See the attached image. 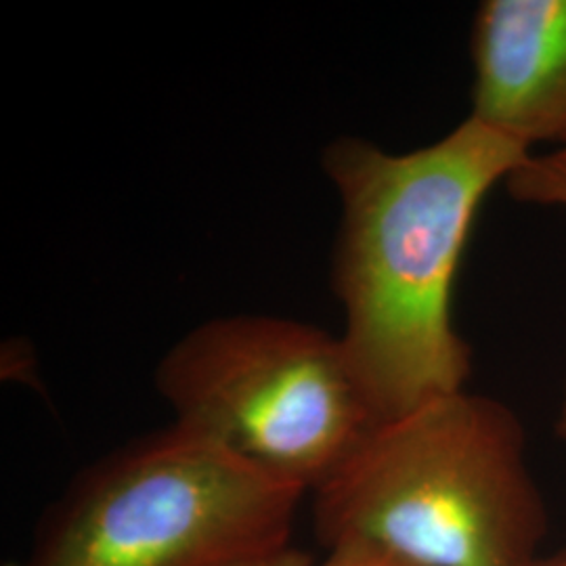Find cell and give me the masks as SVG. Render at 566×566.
<instances>
[{
  "label": "cell",
  "instance_id": "9c48e42d",
  "mask_svg": "<svg viewBox=\"0 0 566 566\" xmlns=\"http://www.w3.org/2000/svg\"><path fill=\"white\" fill-rule=\"evenodd\" d=\"M531 566H566V549L549 556H539Z\"/></svg>",
  "mask_w": 566,
  "mask_h": 566
},
{
  "label": "cell",
  "instance_id": "3957f363",
  "mask_svg": "<svg viewBox=\"0 0 566 566\" xmlns=\"http://www.w3.org/2000/svg\"><path fill=\"white\" fill-rule=\"evenodd\" d=\"M304 495L172 422L86 465L18 566H221L292 544Z\"/></svg>",
  "mask_w": 566,
  "mask_h": 566
},
{
  "label": "cell",
  "instance_id": "6da1fadb",
  "mask_svg": "<svg viewBox=\"0 0 566 566\" xmlns=\"http://www.w3.org/2000/svg\"><path fill=\"white\" fill-rule=\"evenodd\" d=\"M528 156L470 116L407 154L361 139L327 145L325 172L343 202L340 340L378 424L465 390L472 359L451 317L453 282L486 193Z\"/></svg>",
  "mask_w": 566,
  "mask_h": 566
},
{
  "label": "cell",
  "instance_id": "7a4b0ae2",
  "mask_svg": "<svg viewBox=\"0 0 566 566\" xmlns=\"http://www.w3.org/2000/svg\"><path fill=\"white\" fill-rule=\"evenodd\" d=\"M311 493L325 549L359 539L426 566H531L547 531L516 413L468 390L376 426Z\"/></svg>",
  "mask_w": 566,
  "mask_h": 566
},
{
  "label": "cell",
  "instance_id": "ba28073f",
  "mask_svg": "<svg viewBox=\"0 0 566 566\" xmlns=\"http://www.w3.org/2000/svg\"><path fill=\"white\" fill-rule=\"evenodd\" d=\"M221 566H313V558L294 544H287V546L254 554L233 563H224Z\"/></svg>",
  "mask_w": 566,
  "mask_h": 566
},
{
  "label": "cell",
  "instance_id": "52a82bcc",
  "mask_svg": "<svg viewBox=\"0 0 566 566\" xmlns=\"http://www.w3.org/2000/svg\"><path fill=\"white\" fill-rule=\"evenodd\" d=\"M313 566H426L407 558L403 554H397L392 549H386L376 544H367L359 539L340 542L336 546L327 547L322 565Z\"/></svg>",
  "mask_w": 566,
  "mask_h": 566
},
{
  "label": "cell",
  "instance_id": "8992f818",
  "mask_svg": "<svg viewBox=\"0 0 566 566\" xmlns=\"http://www.w3.org/2000/svg\"><path fill=\"white\" fill-rule=\"evenodd\" d=\"M516 202L566 208V149L531 154L506 181Z\"/></svg>",
  "mask_w": 566,
  "mask_h": 566
},
{
  "label": "cell",
  "instance_id": "30bf717a",
  "mask_svg": "<svg viewBox=\"0 0 566 566\" xmlns=\"http://www.w3.org/2000/svg\"><path fill=\"white\" fill-rule=\"evenodd\" d=\"M556 432L558 437L563 439V443L566 446V382H565V395H563V405H560V411H558V422H556Z\"/></svg>",
  "mask_w": 566,
  "mask_h": 566
},
{
  "label": "cell",
  "instance_id": "277c9868",
  "mask_svg": "<svg viewBox=\"0 0 566 566\" xmlns=\"http://www.w3.org/2000/svg\"><path fill=\"white\" fill-rule=\"evenodd\" d=\"M156 386L175 422L306 493L380 426L343 340L280 317L238 315L191 329L164 355Z\"/></svg>",
  "mask_w": 566,
  "mask_h": 566
},
{
  "label": "cell",
  "instance_id": "5b68a950",
  "mask_svg": "<svg viewBox=\"0 0 566 566\" xmlns=\"http://www.w3.org/2000/svg\"><path fill=\"white\" fill-rule=\"evenodd\" d=\"M470 118L566 149V0H486L472 25Z\"/></svg>",
  "mask_w": 566,
  "mask_h": 566
}]
</instances>
